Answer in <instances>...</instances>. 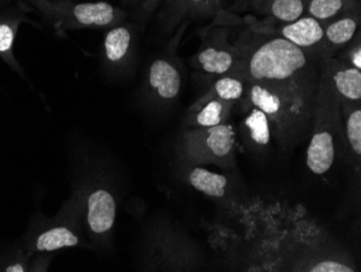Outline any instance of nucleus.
<instances>
[{"instance_id":"1","label":"nucleus","mask_w":361,"mask_h":272,"mask_svg":"<svg viewBox=\"0 0 361 272\" xmlns=\"http://www.w3.org/2000/svg\"><path fill=\"white\" fill-rule=\"evenodd\" d=\"M315 86L310 76L286 82L247 81V105L264 112L271 133L281 140H291L305 131L313 121Z\"/></svg>"},{"instance_id":"2","label":"nucleus","mask_w":361,"mask_h":272,"mask_svg":"<svg viewBox=\"0 0 361 272\" xmlns=\"http://www.w3.org/2000/svg\"><path fill=\"white\" fill-rule=\"evenodd\" d=\"M305 52L281 36L255 47L241 61V76L251 82H286L307 76Z\"/></svg>"},{"instance_id":"3","label":"nucleus","mask_w":361,"mask_h":272,"mask_svg":"<svg viewBox=\"0 0 361 272\" xmlns=\"http://www.w3.org/2000/svg\"><path fill=\"white\" fill-rule=\"evenodd\" d=\"M51 24L59 36L82 28H111L119 25L125 12L105 1L78 3L73 0H23Z\"/></svg>"},{"instance_id":"4","label":"nucleus","mask_w":361,"mask_h":272,"mask_svg":"<svg viewBox=\"0 0 361 272\" xmlns=\"http://www.w3.org/2000/svg\"><path fill=\"white\" fill-rule=\"evenodd\" d=\"M314 134L306 155L308 170L316 175L326 174L336 158L334 134L342 129L341 102L329 86L320 78L314 105Z\"/></svg>"},{"instance_id":"5","label":"nucleus","mask_w":361,"mask_h":272,"mask_svg":"<svg viewBox=\"0 0 361 272\" xmlns=\"http://www.w3.org/2000/svg\"><path fill=\"white\" fill-rule=\"evenodd\" d=\"M84 214L85 191L80 186L62 205L58 215L32 237L30 251L48 254L70 247L91 249L85 230Z\"/></svg>"},{"instance_id":"6","label":"nucleus","mask_w":361,"mask_h":272,"mask_svg":"<svg viewBox=\"0 0 361 272\" xmlns=\"http://www.w3.org/2000/svg\"><path fill=\"white\" fill-rule=\"evenodd\" d=\"M236 133L229 124L190 128L182 136V155L195 163H226L234 158Z\"/></svg>"},{"instance_id":"7","label":"nucleus","mask_w":361,"mask_h":272,"mask_svg":"<svg viewBox=\"0 0 361 272\" xmlns=\"http://www.w3.org/2000/svg\"><path fill=\"white\" fill-rule=\"evenodd\" d=\"M85 191L84 223L91 249H103L111 241L117 205L111 190L102 182L92 180Z\"/></svg>"},{"instance_id":"8","label":"nucleus","mask_w":361,"mask_h":272,"mask_svg":"<svg viewBox=\"0 0 361 272\" xmlns=\"http://www.w3.org/2000/svg\"><path fill=\"white\" fill-rule=\"evenodd\" d=\"M182 74L172 59L156 58L149 66L146 76V86L149 97L160 105L173 102L182 89Z\"/></svg>"},{"instance_id":"9","label":"nucleus","mask_w":361,"mask_h":272,"mask_svg":"<svg viewBox=\"0 0 361 272\" xmlns=\"http://www.w3.org/2000/svg\"><path fill=\"white\" fill-rule=\"evenodd\" d=\"M322 79L334 91L341 103L360 102L361 71L344 61L324 57Z\"/></svg>"},{"instance_id":"10","label":"nucleus","mask_w":361,"mask_h":272,"mask_svg":"<svg viewBox=\"0 0 361 272\" xmlns=\"http://www.w3.org/2000/svg\"><path fill=\"white\" fill-rule=\"evenodd\" d=\"M192 61L194 66L204 74L214 76L235 74L241 76V61L234 50L221 45H204Z\"/></svg>"},{"instance_id":"11","label":"nucleus","mask_w":361,"mask_h":272,"mask_svg":"<svg viewBox=\"0 0 361 272\" xmlns=\"http://www.w3.org/2000/svg\"><path fill=\"white\" fill-rule=\"evenodd\" d=\"M0 10V57L12 68L19 69L13 57V44L20 24L30 21L26 17L27 6L18 0Z\"/></svg>"},{"instance_id":"12","label":"nucleus","mask_w":361,"mask_h":272,"mask_svg":"<svg viewBox=\"0 0 361 272\" xmlns=\"http://www.w3.org/2000/svg\"><path fill=\"white\" fill-rule=\"evenodd\" d=\"M360 25V8L348 12L342 17L324 25V38L319 47L324 57H330L341 47L352 42Z\"/></svg>"},{"instance_id":"13","label":"nucleus","mask_w":361,"mask_h":272,"mask_svg":"<svg viewBox=\"0 0 361 272\" xmlns=\"http://www.w3.org/2000/svg\"><path fill=\"white\" fill-rule=\"evenodd\" d=\"M234 103L226 102L212 95H202L188 110L186 124L190 128H207L224 124Z\"/></svg>"},{"instance_id":"14","label":"nucleus","mask_w":361,"mask_h":272,"mask_svg":"<svg viewBox=\"0 0 361 272\" xmlns=\"http://www.w3.org/2000/svg\"><path fill=\"white\" fill-rule=\"evenodd\" d=\"M220 6L221 0H165L161 17L171 28L185 19L216 13Z\"/></svg>"},{"instance_id":"15","label":"nucleus","mask_w":361,"mask_h":272,"mask_svg":"<svg viewBox=\"0 0 361 272\" xmlns=\"http://www.w3.org/2000/svg\"><path fill=\"white\" fill-rule=\"evenodd\" d=\"M324 25L313 17L304 14L303 17L291 23L283 24L281 36L289 40L302 50L319 49L324 38Z\"/></svg>"},{"instance_id":"16","label":"nucleus","mask_w":361,"mask_h":272,"mask_svg":"<svg viewBox=\"0 0 361 272\" xmlns=\"http://www.w3.org/2000/svg\"><path fill=\"white\" fill-rule=\"evenodd\" d=\"M133 45V33L131 28L125 25L111 28L105 34L103 48L107 64L113 68L123 66L130 58Z\"/></svg>"},{"instance_id":"17","label":"nucleus","mask_w":361,"mask_h":272,"mask_svg":"<svg viewBox=\"0 0 361 272\" xmlns=\"http://www.w3.org/2000/svg\"><path fill=\"white\" fill-rule=\"evenodd\" d=\"M358 8L359 0H307L306 14L324 25Z\"/></svg>"},{"instance_id":"18","label":"nucleus","mask_w":361,"mask_h":272,"mask_svg":"<svg viewBox=\"0 0 361 272\" xmlns=\"http://www.w3.org/2000/svg\"><path fill=\"white\" fill-rule=\"evenodd\" d=\"M192 188L212 198H222L226 192L227 178L224 175L210 172L206 168L194 167L188 174Z\"/></svg>"},{"instance_id":"19","label":"nucleus","mask_w":361,"mask_h":272,"mask_svg":"<svg viewBox=\"0 0 361 272\" xmlns=\"http://www.w3.org/2000/svg\"><path fill=\"white\" fill-rule=\"evenodd\" d=\"M247 105H249L248 113L243 122L245 135L257 147H267L271 138V128L269 117L259 107Z\"/></svg>"},{"instance_id":"20","label":"nucleus","mask_w":361,"mask_h":272,"mask_svg":"<svg viewBox=\"0 0 361 272\" xmlns=\"http://www.w3.org/2000/svg\"><path fill=\"white\" fill-rule=\"evenodd\" d=\"M342 127L348 143L357 158L361 155V109L360 102L341 103Z\"/></svg>"},{"instance_id":"21","label":"nucleus","mask_w":361,"mask_h":272,"mask_svg":"<svg viewBox=\"0 0 361 272\" xmlns=\"http://www.w3.org/2000/svg\"><path fill=\"white\" fill-rule=\"evenodd\" d=\"M262 10L277 21L291 23L306 14L307 0H264Z\"/></svg>"},{"instance_id":"22","label":"nucleus","mask_w":361,"mask_h":272,"mask_svg":"<svg viewBox=\"0 0 361 272\" xmlns=\"http://www.w3.org/2000/svg\"><path fill=\"white\" fill-rule=\"evenodd\" d=\"M247 81L239 75L228 74L220 76L209 89L207 95L221 100L235 103L245 98Z\"/></svg>"},{"instance_id":"23","label":"nucleus","mask_w":361,"mask_h":272,"mask_svg":"<svg viewBox=\"0 0 361 272\" xmlns=\"http://www.w3.org/2000/svg\"><path fill=\"white\" fill-rule=\"evenodd\" d=\"M308 271L312 272H354V268L350 266L345 265V264L340 263V261H320L318 263L314 264L308 268Z\"/></svg>"},{"instance_id":"24","label":"nucleus","mask_w":361,"mask_h":272,"mask_svg":"<svg viewBox=\"0 0 361 272\" xmlns=\"http://www.w3.org/2000/svg\"><path fill=\"white\" fill-rule=\"evenodd\" d=\"M344 62L350 64L353 68L357 69V70L361 71V46L360 42H357L355 46H353L350 50H348V59Z\"/></svg>"},{"instance_id":"25","label":"nucleus","mask_w":361,"mask_h":272,"mask_svg":"<svg viewBox=\"0 0 361 272\" xmlns=\"http://www.w3.org/2000/svg\"><path fill=\"white\" fill-rule=\"evenodd\" d=\"M4 271L6 272H24L27 271V267L24 264L16 261V263L12 264V265L8 266L5 268Z\"/></svg>"}]
</instances>
